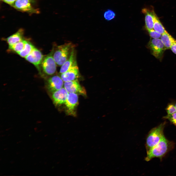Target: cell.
I'll return each instance as SVG.
<instances>
[{"mask_svg":"<svg viewBox=\"0 0 176 176\" xmlns=\"http://www.w3.org/2000/svg\"><path fill=\"white\" fill-rule=\"evenodd\" d=\"M174 146L173 143L166 139L164 136L156 145L147 152L145 160L148 161L154 158L162 159Z\"/></svg>","mask_w":176,"mask_h":176,"instance_id":"1","label":"cell"},{"mask_svg":"<svg viewBox=\"0 0 176 176\" xmlns=\"http://www.w3.org/2000/svg\"><path fill=\"white\" fill-rule=\"evenodd\" d=\"M74 46L71 43H65L53 48V56L56 65L62 66L68 58Z\"/></svg>","mask_w":176,"mask_h":176,"instance_id":"2","label":"cell"},{"mask_svg":"<svg viewBox=\"0 0 176 176\" xmlns=\"http://www.w3.org/2000/svg\"><path fill=\"white\" fill-rule=\"evenodd\" d=\"M165 124V122L162 123L149 131L146 139L147 152L156 145L164 136L163 131Z\"/></svg>","mask_w":176,"mask_h":176,"instance_id":"3","label":"cell"},{"mask_svg":"<svg viewBox=\"0 0 176 176\" xmlns=\"http://www.w3.org/2000/svg\"><path fill=\"white\" fill-rule=\"evenodd\" d=\"M53 50L48 54L44 56L41 65L40 74L42 77L51 76L56 72V64L53 56Z\"/></svg>","mask_w":176,"mask_h":176,"instance_id":"4","label":"cell"},{"mask_svg":"<svg viewBox=\"0 0 176 176\" xmlns=\"http://www.w3.org/2000/svg\"><path fill=\"white\" fill-rule=\"evenodd\" d=\"M148 46L152 54L156 58L162 59L166 49L161 39L152 38L149 41Z\"/></svg>","mask_w":176,"mask_h":176,"instance_id":"5","label":"cell"},{"mask_svg":"<svg viewBox=\"0 0 176 176\" xmlns=\"http://www.w3.org/2000/svg\"><path fill=\"white\" fill-rule=\"evenodd\" d=\"M44 57L40 51L35 47L25 58L26 60L34 65L39 73Z\"/></svg>","mask_w":176,"mask_h":176,"instance_id":"6","label":"cell"},{"mask_svg":"<svg viewBox=\"0 0 176 176\" xmlns=\"http://www.w3.org/2000/svg\"><path fill=\"white\" fill-rule=\"evenodd\" d=\"M64 87L68 93H72L86 95V91L80 84L77 79L64 82Z\"/></svg>","mask_w":176,"mask_h":176,"instance_id":"7","label":"cell"},{"mask_svg":"<svg viewBox=\"0 0 176 176\" xmlns=\"http://www.w3.org/2000/svg\"><path fill=\"white\" fill-rule=\"evenodd\" d=\"M78 94L69 93L65 103L67 113L70 115H76V109L78 103Z\"/></svg>","mask_w":176,"mask_h":176,"instance_id":"8","label":"cell"},{"mask_svg":"<svg viewBox=\"0 0 176 176\" xmlns=\"http://www.w3.org/2000/svg\"><path fill=\"white\" fill-rule=\"evenodd\" d=\"M64 82L60 77L57 75L52 76L47 80L46 88L49 92L52 93L63 88Z\"/></svg>","mask_w":176,"mask_h":176,"instance_id":"9","label":"cell"},{"mask_svg":"<svg viewBox=\"0 0 176 176\" xmlns=\"http://www.w3.org/2000/svg\"><path fill=\"white\" fill-rule=\"evenodd\" d=\"M68 94L64 87L53 92L52 98L53 102L56 105L65 104Z\"/></svg>","mask_w":176,"mask_h":176,"instance_id":"10","label":"cell"},{"mask_svg":"<svg viewBox=\"0 0 176 176\" xmlns=\"http://www.w3.org/2000/svg\"><path fill=\"white\" fill-rule=\"evenodd\" d=\"M142 12L145 16V26L146 29H153L154 20L156 15L154 10L145 8L142 9Z\"/></svg>","mask_w":176,"mask_h":176,"instance_id":"11","label":"cell"},{"mask_svg":"<svg viewBox=\"0 0 176 176\" xmlns=\"http://www.w3.org/2000/svg\"><path fill=\"white\" fill-rule=\"evenodd\" d=\"M61 74L60 77L64 82L77 79L80 76L79 69L77 65L73 66Z\"/></svg>","mask_w":176,"mask_h":176,"instance_id":"12","label":"cell"},{"mask_svg":"<svg viewBox=\"0 0 176 176\" xmlns=\"http://www.w3.org/2000/svg\"><path fill=\"white\" fill-rule=\"evenodd\" d=\"M77 65L76 55L74 48L68 58L61 66L60 73L61 74L64 73L72 67Z\"/></svg>","mask_w":176,"mask_h":176,"instance_id":"13","label":"cell"},{"mask_svg":"<svg viewBox=\"0 0 176 176\" xmlns=\"http://www.w3.org/2000/svg\"><path fill=\"white\" fill-rule=\"evenodd\" d=\"M30 0H16L12 5L14 8L26 12H32L33 10Z\"/></svg>","mask_w":176,"mask_h":176,"instance_id":"14","label":"cell"},{"mask_svg":"<svg viewBox=\"0 0 176 176\" xmlns=\"http://www.w3.org/2000/svg\"><path fill=\"white\" fill-rule=\"evenodd\" d=\"M23 34V30L20 29L15 33L4 39V40L6 41L9 46L12 45L24 39Z\"/></svg>","mask_w":176,"mask_h":176,"instance_id":"15","label":"cell"},{"mask_svg":"<svg viewBox=\"0 0 176 176\" xmlns=\"http://www.w3.org/2000/svg\"><path fill=\"white\" fill-rule=\"evenodd\" d=\"M160 38L166 49H170L172 44L176 42V40L167 32L162 34Z\"/></svg>","mask_w":176,"mask_h":176,"instance_id":"16","label":"cell"},{"mask_svg":"<svg viewBox=\"0 0 176 176\" xmlns=\"http://www.w3.org/2000/svg\"><path fill=\"white\" fill-rule=\"evenodd\" d=\"M35 47L30 42L26 40L23 49L17 54L21 57L25 58L31 53Z\"/></svg>","mask_w":176,"mask_h":176,"instance_id":"17","label":"cell"},{"mask_svg":"<svg viewBox=\"0 0 176 176\" xmlns=\"http://www.w3.org/2000/svg\"><path fill=\"white\" fill-rule=\"evenodd\" d=\"M26 40H23L9 46V51H13L17 54L22 51L23 49Z\"/></svg>","mask_w":176,"mask_h":176,"instance_id":"18","label":"cell"},{"mask_svg":"<svg viewBox=\"0 0 176 176\" xmlns=\"http://www.w3.org/2000/svg\"><path fill=\"white\" fill-rule=\"evenodd\" d=\"M153 29L161 34L167 32L156 15L154 19Z\"/></svg>","mask_w":176,"mask_h":176,"instance_id":"19","label":"cell"},{"mask_svg":"<svg viewBox=\"0 0 176 176\" xmlns=\"http://www.w3.org/2000/svg\"><path fill=\"white\" fill-rule=\"evenodd\" d=\"M103 16L106 20L109 21L114 19L115 17L116 14L113 11L108 9L104 13Z\"/></svg>","mask_w":176,"mask_h":176,"instance_id":"20","label":"cell"},{"mask_svg":"<svg viewBox=\"0 0 176 176\" xmlns=\"http://www.w3.org/2000/svg\"><path fill=\"white\" fill-rule=\"evenodd\" d=\"M166 110L167 115H171L176 112V108L174 104H169L166 108Z\"/></svg>","mask_w":176,"mask_h":176,"instance_id":"21","label":"cell"},{"mask_svg":"<svg viewBox=\"0 0 176 176\" xmlns=\"http://www.w3.org/2000/svg\"><path fill=\"white\" fill-rule=\"evenodd\" d=\"M147 30L150 36L152 38L158 39L161 37L162 34L155 31L154 29Z\"/></svg>","mask_w":176,"mask_h":176,"instance_id":"22","label":"cell"},{"mask_svg":"<svg viewBox=\"0 0 176 176\" xmlns=\"http://www.w3.org/2000/svg\"><path fill=\"white\" fill-rule=\"evenodd\" d=\"M164 118L168 119L176 126V112L171 115H166Z\"/></svg>","mask_w":176,"mask_h":176,"instance_id":"23","label":"cell"},{"mask_svg":"<svg viewBox=\"0 0 176 176\" xmlns=\"http://www.w3.org/2000/svg\"><path fill=\"white\" fill-rule=\"evenodd\" d=\"M170 49L173 53L176 54V42L172 44Z\"/></svg>","mask_w":176,"mask_h":176,"instance_id":"24","label":"cell"},{"mask_svg":"<svg viewBox=\"0 0 176 176\" xmlns=\"http://www.w3.org/2000/svg\"><path fill=\"white\" fill-rule=\"evenodd\" d=\"M6 3L12 5L16 0H2Z\"/></svg>","mask_w":176,"mask_h":176,"instance_id":"25","label":"cell"},{"mask_svg":"<svg viewBox=\"0 0 176 176\" xmlns=\"http://www.w3.org/2000/svg\"><path fill=\"white\" fill-rule=\"evenodd\" d=\"M34 130H35V132H37L38 131H37V128H34Z\"/></svg>","mask_w":176,"mask_h":176,"instance_id":"26","label":"cell"},{"mask_svg":"<svg viewBox=\"0 0 176 176\" xmlns=\"http://www.w3.org/2000/svg\"><path fill=\"white\" fill-rule=\"evenodd\" d=\"M14 162L13 161H11L10 162V163H11V164L14 163Z\"/></svg>","mask_w":176,"mask_h":176,"instance_id":"27","label":"cell"},{"mask_svg":"<svg viewBox=\"0 0 176 176\" xmlns=\"http://www.w3.org/2000/svg\"><path fill=\"white\" fill-rule=\"evenodd\" d=\"M5 135H5V134H4V135H0V137H3V136H5Z\"/></svg>","mask_w":176,"mask_h":176,"instance_id":"28","label":"cell"},{"mask_svg":"<svg viewBox=\"0 0 176 176\" xmlns=\"http://www.w3.org/2000/svg\"><path fill=\"white\" fill-rule=\"evenodd\" d=\"M22 142V141H19L17 142V144L19 143H21V142Z\"/></svg>","mask_w":176,"mask_h":176,"instance_id":"29","label":"cell"},{"mask_svg":"<svg viewBox=\"0 0 176 176\" xmlns=\"http://www.w3.org/2000/svg\"><path fill=\"white\" fill-rule=\"evenodd\" d=\"M42 129L41 130H40L38 131L37 132H41V131H42Z\"/></svg>","mask_w":176,"mask_h":176,"instance_id":"30","label":"cell"},{"mask_svg":"<svg viewBox=\"0 0 176 176\" xmlns=\"http://www.w3.org/2000/svg\"><path fill=\"white\" fill-rule=\"evenodd\" d=\"M4 132V131H0V133H2L3 132Z\"/></svg>","mask_w":176,"mask_h":176,"instance_id":"31","label":"cell"},{"mask_svg":"<svg viewBox=\"0 0 176 176\" xmlns=\"http://www.w3.org/2000/svg\"><path fill=\"white\" fill-rule=\"evenodd\" d=\"M19 153H20L19 152H17L16 153V154H19Z\"/></svg>","mask_w":176,"mask_h":176,"instance_id":"32","label":"cell"},{"mask_svg":"<svg viewBox=\"0 0 176 176\" xmlns=\"http://www.w3.org/2000/svg\"><path fill=\"white\" fill-rule=\"evenodd\" d=\"M10 129V128L7 129L6 130V131H8Z\"/></svg>","mask_w":176,"mask_h":176,"instance_id":"33","label":"cell"},{"mask_svg":"<svg viewBox=\"0 0 176 176\" xmlns=\"http://www.w3.org/2000/svg\"><path fill=\"white\" fill-rule=\"evenodd\" d=\"M11 135H12L11 134H8V136H10Z\"/></svg>","mask_w":176,"mask_h":176,"instance_id":"34","label":"cell"},{"mask_svg":"<svg viewBox=\"0 0 176 176\" xmlns=\"http://www.w3.org/2000/svg\"><path fill=\"white\" fill-rule=\"evenodd\" d=\"M8 149V148H5V149H4V150H6Z\"/></svg>","mask_w":176,"mask_h":176,"instance_id":"35","label":"cell"},{"mask_svg":"<svg viewBox=\"0 0 176 176\" xmlns=\"http://www.w3.org/2000/svg\"><path fill=\"white\" fill-rule=\"evenodd\" d=\"M174 104V105H175V107H176V103H175V104Z\"/></svg>","mask_w":176,"mask_h":176,"instance_id":"36","label":"cell"},{"mask_svg":"<svg viewBox=\"0 0 176 176\" xmlns=\"http://www.w3.org/2000/svg\"><path fill=\"white\" fill-rule=\"evenodd\" d=\"M47 134H46V135H45L44 136V137H46V136H47Z\"/></svg>","mask_w":176,"mask_h":176,"instance_id":"37","label":"cell"},{"mask_svg":"<svg viewBox=\"0 0 176 176\" xmlns=\"http://www.w3.org/2000/svg\"><path fill=\"white\" fill-rule=\"evenodd\" d=\"M40 147H38L37 148V149H38L40 148Z\"/></svg>","mask_w":176,"mask_h":176,"instance_id":"38","label":"cell"},{"mask_svg":"<svg viewBox=\"0 0 176 176\" xmlns=\"http://www.w3.org/2000/svg\"><path fill=\"white\" fill-rule=\"evenodd\" d=\"M35 156H36V155H33V157H35Z\"/></svg>","mask_w":176,"mask_h":176,"instance_id":"39","label":"cell"},{"mask_svg":"<svg viewBox=\"0 0 176 176\" xmlns=\"http://www.w3.org/2000/svg\"><path fill=\"white\" fill-rule=\"evenodd\" d=\"M46 162H44V164H45H45H46L47 163H46Z\"/></svg>","mask_w":176,"mask_h":176,"instance_id":"40","label":"cell"},{"mask_svg":"<svg viewBox=\"0 0 176 176\" xmlns=\"http://www.w3.org/2000/svg\"><path fill=\"white\" fill-rule=\"evenodd\" d=\"M36 148H34L33 149V150H34L35 149H36Z\"/></svg>","mask_w":176,"mask_h":176,"instance_id":"41","label":"cell"},{"mask_svg":"<svg viewBox=\"0 0 176 176\" xmlns=\"http://www.w3.org/2000/svg\"><path fill=\"white\" fill-rule=\"evenodd\" d=\"M24 158H22V160H23V159H24Z\"/></svg>","mask_w":176,"mask_h":176,"instance_id":"42","label":"cell"},{"mask_svg":"<svg viewBox=\"0 0 176 176\" xmlns=\"http://www.w3.org/2000/svg\"><path fill=\"white\" fill-rule=\"evenodd\" d=\"M37 173H38V172H36V173H35V174H36Z\"/></svg>","mask_w":176,"mask_h":176,"instance_id":"43","label":"cell"},{"mask_svg":"<svg viewBox=\"0 0 176 176\" xmlns=\"http://www.w3.org/2000/svg\"><path fill=\"white\" fill-rule=\"evenodd\" d=\"M38 144H36V145H38Z\"/></svg>","mask_w":176,"mask_h":176,"instance_id":"44","label":"cell"},{"mask_svg":"<svg viewBox=\"0 0 176 176\" xmlns=\"http://www.w3.org/2000/svg\"><path fill=\"white\" fill-rule=\"evenodd\" d=\"M30 0L31 1L33 0Z\"/></svg>","mask_w":176,"mask_h":176,"instance_id":"45","label":"cell"},{"mask_svg":"<svg viewBox=\"0 0 176 176\" xmlns=\"http://www.w3.org/2000/svg\"><path fill=\"white\" fill-rule=\"evenodd\" d=\"M36 139H34V140H36Z\"/></svg>","mask_w":176,"mask_h":176,"instance_id":"46","label":"cell"},{"mask_svg":"<svg viewBox=\"0 0 176 176\" xmlns=\"http://www.w3.org/2000/svg\"><path fill=\"white\" fill-rule=\"evenodd\" d=\"M43 150V149H41V150H41H41Z\"/></svg>","mask_w":176,"mask_h":176,"instance_id":"47","label":"cell"},{"mask_svg":"<svg viewBox=\"0 0 176 176\" xmlns=\"http://www.w3.org/2000/svg\"><path fill=\"white\" fill-rule=\"evenodd\" d=\"M36 164H34V165H35Z\"/></svg>","mask_w":176,"mask_h":176,"instance_id":"48","label":"cell"}]
</instances>
